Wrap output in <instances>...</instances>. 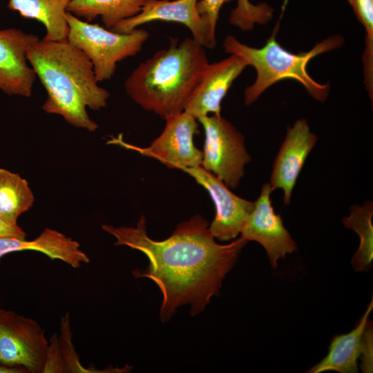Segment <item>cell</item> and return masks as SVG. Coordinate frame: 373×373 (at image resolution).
I'll list each match as a JSON object with an SVG mask.
<instances>
[{"mask_svg":"<svg viewBox=\"0 0 373 373\" xmlns=\"http://www.w3.org/2000/svg\"><path fill=\"white\" fill-rule=\"evenodd\" d=\"M276 31L261 48L241 43L233 35H227L223 42L225 52L245 61L256 71L255 82L244 93L245 104L249 106L270 86L285 79L300 83L314 99L323 102L329 92V84H321L309 75L307 66L316 56L340 48L344 43L341 35L329 36L317 43L311 50L294 53L285 49L276 38Z\"/></svg>","mask_w":373,"mask_h":373,"instance_id":"4","label":"cell"},{"mask_svg":"<svg viewBox=\"0 0 373 373\" xmlns=\"http://www.w3.org/2000/svg\"><path fill=\"white\" fill-rule=\"evenodd\" d=\"M39 40L21 30H0V89L8 95L30 97L36 75L28 65L27 52Z\"/></svg>","mask_w":373,"mask_h":373,"instance_id":"13","label":"cell"},{"mask_svg":"<svg viewBox=\"0 0 373 373\" xmlns=\"http://www.w3.org/2000/svg\"><path fill=\"white\" fill-rule=\"evenodd\" d=\"M66 372L65 363L63 358L59 338L54 333L48 344L43 373Z\"/></svg>","mask_w":373,"mask_h":373,"instance_id":"24","label":"cell"},{"mask_svg":"<svg viewBox=\"0 0 373 373\" xmlns=\"http://www.w3.org/2000/svg\"><path fill=\"white\" fill-rule=\"evenodd\" d=\"M66 19V40L90 59L98 82L111 79L117 62L137 54L149 37L144 29L119 33L82 20L68 12Z\"/></svg>","mask_w":373,"mask_h":373,"instance_id":"5","label":"cell"},{"mask_svg":"<svg viewBox=\"0 0 373 373\" xmlns=\"http://www.w3.org/2000/svg\"><path fill=\"white\" fill-rule=\"evenodd\" d=\"M35 202L28 182L19 174L0 169V216L12 224Z\"/></svg>","mask_w":373,"mask_h":373,"instance_id":"19","label":"cell"},{"mask_svg":"<svg viewBox=\"0 0 373 373\" xmlns=\"http://www.w3.org/2000/svg\"><path fill=\"white\" fill-rule=\"evenodd\" d=\"M247 66L245 61L235 55L218 62L208 63L189 97L184 111L196 119L210 113L220 115L222 99Z\"/></svg>","mask_w":373,"mask_h":373,"instance_id":"12","label":"cell"},{"mask_svg":"<svg viewBox=\"0 0 373 373\" xmlns=\"http://www.w3.org/2000/svg\"><path fill=\"white\" fill-rule=\"evenodd\" d=\"M146 0H70L67 12L86 21L99 17L111 30L119 22L137 15Z\"/></svg>","mask_w":373,"mask_h":373,"instance_id":"18","label":"cell"},{"mask_svg":"<svg viewBox=\"0 0 373 373\" xmlns=\"http://www.w3.org/2000/svg\"><path fill=\"white\" fill-rule=\"evenodd\" d=\"M70 315L66 314L61 321V336L59 337L66 372H94L93 369L84 367L80 363L71 341Z\"/></svg>","mask_w":373,"mask_h":373,"instance_id":"23","label":"cell"},{"mask_svg":"<svg viewBox=\"0 0 373 373\" xmlns=\"http://www.w3.org/2000/svg\"><path fill=\"white\" fill-rule=\"evenodd\" d=\"M48 344L36 321L0 308V363L43 373Z\"/></svg>","mask_w":373,"mask_h":373,"instance_id":"7","label":"cell"},{"mask_svg":"<svg viewBox=\"0 0 373 373\" xmlns=\"http://www.w3.org/2000/svg\"><path fill=\"white\" fill-rule=\"evenodd\" d=\"M26 232L18 224H12L0 216V238L15 237L26 238Z\"/></svg>","mask_w":373,"mask_h":373,"instance_id":"27","label":"cell"},{"mask_svg":"<svg viewBox=\"0 0 373 373\" xmlns=\"http://www.w3.org/2000/svg\"><path fill=\"white\" fill-rule=\"evenodd\" d=\"M30 66L46 90L42 109L59 115L70 124L95 131L97 124L88 115L105 107L109 92L99 86L90 59L66 39L35 42L27 52Z\"/></svg>","mask_w":373,"mask_h":373,"instance_id":"2","label":"cell"},{"mask_svg":"<svg viewBox=\"0 0 373 373\" xmlns=\"http://www.w3.org/2000/svg\"><path fill=\"white\" fill-rule=\"evenodd\" d=\"M180 170L189 174L209 193L216 209L209 227L213 237L221 242L235 239L251 212L254 202L235 195L220 178L201 166Z\"/></svg>","mask_w":373,"mask_h":373,"instance_id":"10","label":"cell"},{"mask_svg":"<svg viewBox=\"0 0 373 373\" xmlns=\"http://www.w3.org/2000/svg\"><path fill=\"white\" fill-rule=\"evenodd\" d=\"M317 142L305 119L296 120L287 132L275 158L270 176L273 190L284 192L283 202L290 203L291 193L305 160Z\"/></svg>","mask_w":373,"mask_h":373,"instance_id":"14","label":"cell"},{"mask_svg":"<svg viewBox=\"0 0 373 373\" xmlns=\"http://www.w3.org/2000/svg\"><path fill=\"white\" fill-rule=\"evenodd\" d=\"M372 309L373 299L354 329L347 334L334 336L331 341L327 355L305 372H358V359L360 357L363 335Z\"/></svg>","mask_w":373,"mask_h":373,"instance_id":"16","label":"cell"},{"mask_svg":"<svg viewBox=\"0 0 373 373\" xmlns=\"http://www.w3.org/2000/svg\"><path fill=\"white\" fill-rule=\"evenodd\" d=\"M102 228L115 238V245L127 246L147 257V268L132 274L151 279L160 288L162 322L169 321L184 305H190L191 316L203 312L211 298L220 295L223 279L248 242L240 236L227 245L218 243L208 221L200 215L178 224L164 240L148 236L143 215L135 227L103 224Z\"/></svg>","mask_w":373,"mask_h":373,"instance_id":"1","label":"cell"},{"mask_svg":"<svg viewBox=\"0 0 373 373\" xmlns=\"http://www.w3.org/2000/svg\"><path fill=\"white\" fill-rule=\"evenodd\" d=\"M70 0H9L8 9L24 18L35 19L46 28L45 41L66 40L68 26L66 19Z\"/></svg>","mask_w":373,"mask_h":373,"instance_id":"17","label":"cell"},{"mask_svg":"<svg viewBox=\"0 0 373 373\" xmlns=\"http://www.w3.org/2000/svg\"><path fill=\"white\" fill-rule=\"evenodd\" d=\"M234 0H199L197 8L199 13L207 17L213 28L216 29L217 21L222 6Z\"/></svg>","mask_w":373,"mask_h":373,"instance_id":"26","label":"cell"},{"mask_svg":"<svg viewBox=\"0 0 373 373\" xmlns=\"http://www.w3.org/2000/svg\"><path fill=\"white\" fill-rule=\"evenodd\" d=\"M273 191L269 183L263 184L240 234L247 241L260 243L266 250L271 265L276 268L278 260L296 251L297 245L285 227L280 214L274 211L270 198Z\"/></svg>","mask_w":373,"mask_h":373,"instance_id":"11","label":"cell"},{"mask_svg":"<svg viewBox=\"0 0 373 373\" xmlns=\"http://www.w3.org/2000/svg\"><path fill=\"white\" fill-rule=\"evenodd\" d=\"M273 14V8L265 2L253 4L249 0H237L229 21L242 31H250L256 24L265 25L269 22Z\"/></svg>","mask_w":373,"mask_h":373,"instance_id":"21","label":"cell"},{"mask_svg":"<svg viewBox=\"0 0 373 373\" xmlns=\"http://www.w3.org/2000/svg\"><path fill=\"white\" fill-rule=\"evenodd\" d=\"M373 204L365 202L362 206L350 208V216L342 219L345 227L356 231L360 238L358 250L353 255L352 265L355 271H369L373 260Z\"/></svg>","mask_w":373,"mask_h":373,"instance_id":"20","label":"cell"},{"mask_svg":"<svg viewBox=\"0 0 373 373\" xmlns=\"http://www.w3.org/2000/svg\"><path fill=\"white\" fill-rule=\"evenodd\" d=\"M347 1L365 32L362 56L363 75L370 77L373 75V0Z\"/></svg>","mask_w":373,"mask_h":373,"instance_id":"22","label":"cell"},{"mask_svg":"<svg viewBox=\"0 0 373 373\" xmlns=\"http://www.w3.org/2000/svg\"><path fill=\"white\" fill-rule=\"evenodd\" d=\"M27 250L41 252L52 260H61L73 268H79L82 264L90 262L77 241L55 229L46 228L31 240L15 237L0 238V260L6 254Z\"/></svg>","mask_w":373,"mask_h":373,"instance_id":"15","label":"cell"},{"mask_svg":"<svg viewBox=\"0 0 373 373\" xmlns=\"http://www.w3.org/2000/svg\"><path fill=\"white\" fill-rule=\"evenodd\" d=\"M372 323L367 320L361 342V369L363 372H372L373 350Z\"/></svg>","mask_w":373,"mask_h":373,"instance_id":"25","label":"cell"},{"mask_svg":"<svg viewBox=\"0 0 373 373\" xmlns=\"http://www.w3.org/2000/svg\"><path fill=\"white\" fill-rule=\"evenodd\" d=\"M209 63L205 48L192 37L171 39L168 48L141 62L126 78L128 95L161 118L184 111L185 104Z\"/></svg>","mask_w":373,"mask_h":373,"instance_id":"3","label":"cell"},{"mask_svg":"<svg viewBox=\"0 0 373 373\" xmlns=\"http://www.w3.org/2000/svg\"><path fill=\"white\" fill-rule=\"evenodd\" d=\"M205 140L201 166L220 178L229 189H236L245 175V166L251 158L245 137L220 115L198 117Z\"/></svg>","mask_w":373,"mask_h":373,"instance_id":"6","label":"cell"},{"mask_svg":"<svg viewBox=\"0 0 373 373\" xmlns=\"http://www.w3.org/2000/svg\"><path fill=\"white\" fill-rule=\"evenodd\" d=\"M162 133L144 148L124 142L122 135L112 137L108 144H114L137 151L143 155L159 160L171 169L201 166L202 151L194 144V136L200 132L199 122L191 114L182 111L165 119Z\"/></svg>","mask_w":373,"mask_h":373,"instance_id":"8","label":"cell"},{"mask_svg":"<svg viewBox=\"0 0 373 373\" xmlns=\"http://www.w3.org/2000/svg\"><path fill=\"white\" fill-rule=\"evenodd\" d=\"M199 0H146L135 16L119 22L111 30L128 33L141 25L155 21L175 22L185 26L192 38L204 48L216 46V30L208 18L199 13Z\"/></svg>","mask_w":373,"mask_h":373,"instance_id":"9","label":"cell"},{"mask_svg":"<svg viewBox=\"0 0 373 373\" xmlns=\"http://www.w3.org/2000/svg\"><path fill=\"white\" fill-rule=\"evenodd\" d=\"M0 373H28V371L21 367H14L0 363Z\"/></svg>","mask_w":373,"mask_h":373,"instance_id":"28","label":"cell"}]
</instances>
